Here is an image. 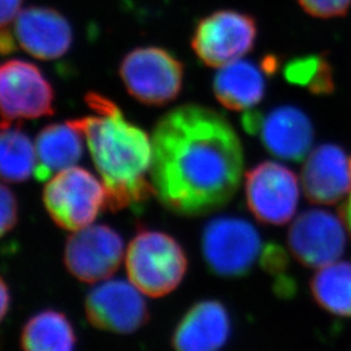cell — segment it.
Masks as SVG:
<instances>
[{
    "instance_id": "6da1fadb",
    "label": "cell",
    "mask_w": 351,
    "mask_h": 351,
    "mask_svg": "<svg viewBox=\"0 0 351 351\" xmlns=\"http://www.w3.org/2000/svg\"><path fill=\"white\" fill-rule=\"evenodd\" d=\"M150 177L169 211L202 216L226 206L243 175V149L226 117L198 104L165 113L152 133Z\"/></svg>"
},
{
    "instance_id": "7a4b0ae2",
    "label": "cell",
    "mask_w": 351,
    "mask_h": 351,
    "mask_svg": "<svg viewBox=\"0 0 351 351\" xmlns=\"http://www.w3.org/2000/svg\"><path fill=\"white\" fill-rule=\"evenodd\" d=\"M85 99L94 114L68 123L86 138L107 191V207L112 213L137 208L155 194L152 182L147 180L152 163L150 137L128 121L108 98L88 93Z\"/></svg>"
},
{
    "instance_id": "3957f363",
    "label": "cell",
    "mask_w": 351,
    "mask_h": 351,
    "mask_svg": "<svg viewBox=\"0 0 351 351\" xmlns=\"http://www.w3.org/2000/svg\"><path fill=\"white\" fill-rule=\"evenodd\" d=\"M130 282L151 298L172 293L188 269L186 254L172 236L159 230H141L126 250Z\"/></svg>"
},
{
    "instance_id": "277c9868",
    "label": "cell",
    "mask_w": 351,
    "mask_h": 351,
    "mask_svg": "<svg viewBox=\"0 0 351 351\" xmlns=\"http://www.w3.org/2000/svg\"><path fill=\"white\" fill-rule=\"evenodd\" d=\"M43 203L56 226L77 232L91 226L107 207V191L88 169L72 167L51 177Z\"/></svg>"
},
{
    "instance_id": "5b68a950",
    "label": "cell",
    "mask_w": 351,
    "mask_h": 351,
    "mask_svg": "<svg viewBox=\"0 0 351 351\" xmlns=\"http://www.w3.org/2000/svg\"><path fill=\"white\" fill-rule=\"evenodd\" d=\"M262 251L256 228L245 219L215 217L202 232V252L208 268L220 277L247 275Z\"/></svg>"
},
{
    "instance_id": "8992f818",
    "label": "cell",
    "mask_w": 351,
    "mask_h": 351,
    "mask_svg": "<svg viewBox=\"0 0 351 351\" xmlns=\"http://www.w3.org/2000/svg\"><path fill=\"white\" fill-rule=\"evenodd\" d=\"M120 77L128 93L149 106H164L180 95L184 65L160 47L130 51L120 64Z\"/></svg>"
},
{
    "instance_id": "52a82bcc",
    "label": "cell",
    "mask_w": 351,
    "mask_h": 351,
    "mask_svg": "<svg viewBox=\"0 0 351 351\" xmlns=\"http://www.w3.org/2000/svg\"><path fill=\"white\" fill-rule=\"evenodd\" d=\"M256 34V23L251 16L221 10L198 23L191 47L204 65L223 68L249 53L254 49Z\"/></svg>"
},
{
    "instance_id": "ba28073f",
    "label": "cell",
    "mask_w": 351,
    "mask_h": 351,
    "mask_svg": "<svg viewBox=\"0 0 351 351\" xmlns=\"http://www.w3.org/2000/svg\"><path fill=\"white\" fill-rule=\"evenodd\" d=\"M55 93L37 65L12 59L0 66L1 124L55 113Z\"/></svg>"
},
{
    "instance_id": "9c48e42d",
    "label": "cell",
    "mask_w": 351,
    "mask_h": 351,
    "mask_svg": "<svg viewBox=\"0 0 351 351\" xmlns=\"http://www.w3.org/2000/svg\"><path fill=\"white\" fill-rule=\"evenodd\" d=\"M245 194L249 210L261 223L284 226L298 207V178L282 164L264 162L246 173Z\"/></svg>"
},
{
    "instance_id": "30bf717a",
    "label": "cell",
    "mask_w": 351,
    "mask_h": 351,
    "mask_svg": "<svg viewBox=\"0 0 351 351\" xmlns=\"http://www.w3.org/2000/svg\"><path fill=\"white\" fill-rule=\"evenodd\" d=\"M345 221L326 210H307L295 217L288 233L289 250L308 268H323L343 255L348 245Z\"/></svg>"
},
{
    "instance_id": "8fae6325",
    "label": "cell",
    "mask_w": 351,
    "mask_h": 351,
    "mask_svg": "<svg viewBox=\"0 0 351 351\" xmlns=\"http://www.w3.org/2000/svg\"><path fill=\"white\" fill-rule=\"evenodd\" d=\"M124 256V241L108 226H88L66 239L64 263L82 282L94 284L112 276Z\"/></svg>"
},
{
    "instance_id": "7c38bea8",
    "label": "cell",
    "mask_w": 351,
    "mask_h": 351,
    "mask_svg": "<svg viewBox=\"0 0 351 351\" xmlns=\"http://www.w3.org/2000/svg\"><path fill=\"white\" fill-rule=\"evenodd\" d=\"M85 311L91 326L120 335L138 330L150 319L141 291L124 280H110L91 289Z\"/></svg>"
},
{
    "instance_id": "4fadbf2b",
    "label": "cell",
    "mask_w": 351,
    "mask_h": 351,
    "mask_svg": "<svg viewBox=\"0 0 351 351\" xmlns=\"http://www.w3.org/2000/svg\"><path fill=\"white\" fill-rule=\"evenodd\" d=\"M16 42L40 60L63 58L73 40V32L62 13L47 7H29L13 21Z\"/></svg>"
},
{
    "instance_id": "5bb4252c",
    "label": "cell",
    "mask_w": 351,
    "mask_h": 351,
    "mask_svg": "<svg viewBox=\"0 0 351 351\" xmlns=\"http://www.w3.org/2000/svg\"><path fill=\"white\" fill-rule=\"evenodd\" d=\"M350 160L337 145L324 143L308 154L302 169L306 198L316 204H335L351 190Z\"/></svg>"
},
{
    "instance_id": "9a60e30c",
    "label": "cell",
    "mask_w": 351,
    "mask_h": 351,
    "mask_svg": "<svg viewBox=\"0 0 351 351\" xmlns=\"http://www.w3.org/2000/svg\"><path fill=\"white\" fill-rule=\"evenodd\" d=\"M255 134L268 152L282 160H306L314 141V126L306 113L293 106H282L261 114Z\"/></svg>"
},
{
    "instance_id": "2e32d148",
    "label": "cell",
    "mask_w": 351,
    "mask_h": 351,
    "mask_svg": "<svg viewBox=\"0 0 351 351\" xmlns=\"http://www.w3.org/2000/svg\"><path fill=\"white\" fill-rule=\"evenodd\" d=\"M230 329V317L221 302H198L178 323L172 346L175 351H220Z\"/></svg>"
},
{
    "instance_id": "e0dca14e",
    "label": "cell",
    "mask_w": 351,
    "mask_h": 351,
    "mask_svg": "<svg viewBox=\"0 0 351 351\" xmlns=\"http://www.w3.org/2000/svg\"><path fill=\"white\" fill-rule=\"evenodd\" d=\"M82 137L69 123L45 126L36 138L37 181L46 182L59 172L75 167L84 154Z\"/></svg>"
},
{
    "instance_id": "ac0fdd59",
    "label": "cell",
    "mask_w": 351,
    "mask_h": 351,
    "mask_svg": "<svg viewBox=\"0 0 351 351\" xmlns=\"http://www.w3.org/2000/svg\"><path fill=\"white\" fill-rule=\"evenodd\" d=\"M263 69L247 60L220 68L213 78V93L221 106L232 111H249L265 94Z\"/></svg>"
},
{
    "instance_id": "d6986e66",
    "label": "cell",
    "mask_w": 351,
    "mask_h": 351,
    "mask_svg": "<svg viewBox=\"0 0 351 351\" xmlns=\"http://www.w3.org/2000/svg\"><path fill=\"white\" fill-rule=\"evenodd\" d=\"M21 346L24 351H75V329L63 313L45 310L26 322Z\"/></svg>"
},
{
    "instance_id": "ffe728a7",
    "label": "cell",
    "mask_w": 351,
    "mask_h": 351,
    "mask_svg": "<svg viewBox=\"0 0 351 351\" xmlns=\"http://www.w3.org/2000/svg\"><path fill=\"white\" fill-rule=\"evenodd\" d=\"M315 302L326 313L351 317V263L337 261L315 274L310 282Z\"/></svg>"
},
{
    "instance_id": "44dd1931",
    "label": "cell",
    "mask_w": 351,
    "mask_h": 351,
    "mask_svg": "<svg viewBox=\"0 0 351 351\" xmlns=\"http://www.w3.org/2000/svg\"><path fill=\"white\" fill-rule=\"evenodd\" d=\"M36 163V146L21 128L1 124L0 173L3 182H24L34 173Z\"/></svg>"
},
{
    "instance_id": "7402d4cb",
    "label": "cell",
    "mask_w": 351,
    "mask_h": 351,
    "mask_svg": "<svg viewBox=\"0 0 351 351\" xmlns=\"http://www.w3.org/2000/svg\"><path fill=\"white\" fill-rule=\"evenodd\" d=\"M322 56H303L289 62L285 66L284 75L290 84L298 86H310L315 75L319 71Z\"/></svg>"
},
{
    "instance_id": "603a6c76",
    "label": "cell",
    "mask_w": 351,
    "mask_h": 351,
    "mask_svg": "<svg viewBox=\"0 0 351 351\" xmlns=\"http://www.w3.org/2000/svg\"><path fill=\"white\" fill-rule=\"evenodd\" d=\"M303 11L313 17L335 19L350 10L351 0H298Z\"/></svg>"
},
{
    "instance_id": "cb8c5ba5",
    "label": "cell",
    "mask_w": 351,
    "mask_h": 351,
    "mask_svg": "<svg viewBox=\"0 0 351 351\" xmlns=\"http://www.w3.org/2000/svg\"><path fill=\"white\" fill-rule=\"evenodd\" d=\"M1 236L4 237L8 232H11L17 224L19 220V203L13 194L12 190L5 185H1Z\"/></svg>"
},
{
    "instance_id": "d4e9b609",
    "label": "cell",
    "mask_w": 351,
    "mask_h": 351,
    "mask_svg": "<svg viewBox=\"0 0 351 351\" xmlns=\"http://www.w3.org/2000/svg\"><path fill=\"white\" fill-rule=\"evenodd\" d=\"M289 263L288 254L277 243H268L264 247L261 256V264L264 269L276 276H282V272L287 269Z\"/></svg>"
},
{
    "instance_id": "484cf974",
    "label": "cell",
    "mask_w": 351,
    "mask_h": 351,
    "mask_svg": "<svg viewBox=\"0 0 351 351\" xmlns=\"http://www.w3.org/2000/svg\"><path fill=\"white\" fill-rule=\"evenodd\" d=\"M336 88L335 85V77H333V68L326 60L324 56H322V62L319 71L315 75L313 82L310 84L308 90L314 95H330Z\"/></svg>"
},
{
    "instance_id": "4316f807",
    "label": "cell",
    "mask_w": 351,
    "mask_h": 351,
    "mask_svg": "<svg viewBox=\"0 0 351 351\" xmlns=\"http://www.w3.org/2000/svg\"><path fill=\"white\" fill-rule=\"evenodd\" d=\"M24 0H0V25L1 29H8L13 24L17 14L21 12V4Z\"/></svg>"
},
{
    "instance_id": "83f0119b",
    "label": "cell",
    "mask_w": 351,
    "mask_h": 351,
    "mask_svg": "<svg viewBox=\"0 0 351 351\" xmlns=\"http://www.w3.org/2000/svg\"><path fill=\"white\" fill-rule=\"evenodd\" d=\"M16 38L10 29H1L0 33V51L3 55H10L16 51Z\"/></svg>"
},
{
    "instance_id": "f1b7e54d",
    "label": "cell",
    "mask_w": 351,
    "mask_h": 351,
    "mask_svg": "<svg viewBox=\"0 0 351 351\" xmlns=\"http://www.w3.org/2000/svg\"><path fill=\"white\" fill-rule=\"evenodd\" d=\"M10 301H11V294L8 290V285L4 278H1V320L7 316V313L10 310Z\"/></svg>"
},
{
    "instance_id": "f546056e",
    "label": "cell",
    "mask_w": 351,
    "mask_h": 351,
    "mask_svg": "<svg viewBox=\"0 0 351 351\" xmlns=\"http://www.w3.org/2000/svg\"><path fill=\"white\" fill-rule=\"evenodd\" d=\"M278 65H280V62H278L276 56L269 55V56L264 58L262 69H263V72H265L267 75H274L277 69H278Z\"/></svg>"
},
{
    "instance_id": "4dcf8cb0",
    "label": "cell",
    "mask_w": 351,
    "mask_h": 351,
    "mask_svg": "<svg viewBox=\"0 0 351 351\" xmlns=\"http://www.w3.org/2000/svg\"><path fill=\"white\" fill-rule=\"evenodd\" d=\"M341 217L343 219V221H345V224L348 226V229L351 232V194L350 197H349V199L345 202L342 206H341Z\"/></svg>"
},
{
    "instance_id": "1f68e13d",
    "label": "cell",
    "mask_w": 351,
    "mask_h": 351,
    "mask_svg": "<svg viewBox=\"0 0 351 351\" xmlns=\"http://www.w3.org/2000/svg\"><path fill=\"white\" fill-rule=\"evenodd\" d=\"M349 164H350V173H351V159H350V163H349Z\"/></svg>"
}]
</instances>
